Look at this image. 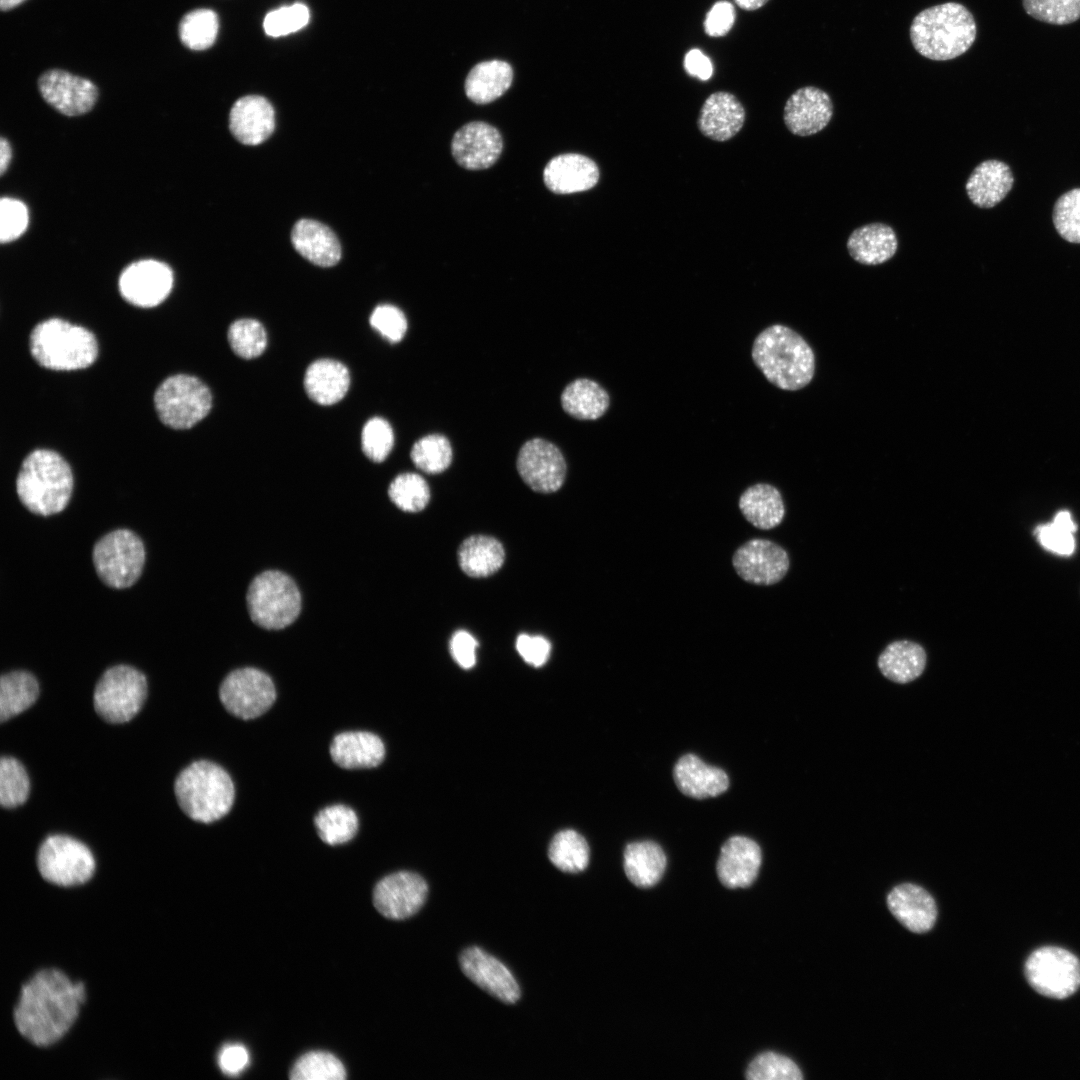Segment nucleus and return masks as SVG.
Segmentation results:
<instances>
[{"mask_svg":"<svg viewBox=\"0 0 1080 1080\" xmlns=\"http://www.w3.org/2000/svg\"><path fill=\"white\" fill-rule=\"evenodd\" d=\"M749 1080H800L803 1078L798 1066L790 1058L775 1052L756 1056L746 1070Z\"/></svg>","mask_w":1080,"mask_h":1080,"instance_id":"obj_49","label":"nucleus"},{"mask_svg":"<svg viewBox=\"0 0 1080 1080\" xmlns=\"http://www.w3.org/2000/svg\"><path fill=\"white\" fill-rule=\"evenodd\" d=\"M458 564L470 577H488L504 563L505 551L499 540L487 535L466 538L458 548Z\"/></svg>","mask_w":1080,"mask_h":1080,"instance_id":"obj_35","label":"nucleus"},{"mask_svg":"<svg viewBox=\"0 0 1080 1080\" xmlns=\"http://www.w3.org/2000/svg\"><path fill=\"white\" fill-rule=\"evenodd\" d=\"M30 792L28 774L19 760L10 756L0 759V804L15 808L26 802Z\"/></svg>","mask_w":1080,"mask_h":1080,"instance_id":"obj_48","label":"nucleus"},{"mask_svg":"<svg viewBox=\"0 0 1080 1080\" xmlns=\"http://www.w3.org/2000/svg\"><path fill=\"white\" fill-rule=\"evenodd\" d=\"M247 606L252 621L258 626L283 629L298 617L301 595L288 575L268 570L257 575L250 583Z\"/></svg>","mask_w":1080,"mask_h":1080,"instance_id":"obj_7","label":"nucleus"},{"mask_svg":"<svg viewBox=\"0 0 1080 1080\" xmlns=\"http://www.w3.org/2000/svg\"><path fill=\"white\" fill-rule=\"evenodd\" d=\"M1053 223L1064 240L1080 244V188L1059 197L1053 210Z\"/></svg>","mask_w":1080,"mask_h":1080,"instance_id":"obj_51","label":"nucleus"},{"mask_svg":"<svg viewBox=\"0 0 1080 1080\" xmlns=\"http://www.w3.org/2000/svg\"><path fill=\"white\" fill-rule=\"evenodd\" d=\"M391 501L405 512H419L430 500V489L422 476L402 473L393 479L388 488Z\"/></svg>","mask_w":1080,"mask_h":1080,"instance_id":"obj_46","label":"nucleus"},{"mask_svg":"<svg viewBox=\"0 0 1080 1080\" xmlns=\"http://www.w3.org/2000/svg\"><path fill=\"white\" fill-rule=\"evenodd\" d=\"M36 862L40 875L59 886L83 884L95 871L90 849L81 841L61 834L50 835L41 843Z\"/></svg>","mask_w":1080,"mask_h":1080,"instance_id":"obj_11","label":"nucleus"},{"mask_svg":"<svg viewBox=\"0 0 1080 1080\" xmlns=\"http://www.w3.org/2000/svg\"><path fill=\"white\" fill-rule=\"evenodd\" d=\"M146 696L145 675L132 666L120 664L108 668L99 678L93 705L106 722L125 723L140 711Z\"/></svg>","mask_w":1080,"mask_h":1080,"instance_id":"obj_9","label":"nucleus"},{"mask_svg":"<svg viewBox=\"0 0 1080 1080\" xmlns=\"http://www.w3.org/2000/svg\"><path fill=\"white\" fill-rule=\"evenodd\" d=\"M292 1080H343L346 1070L342 1062L325 1051H311L302 1055L290 1071Z\"/></svg>","mask_w":1080,"mask_h":1080,"instance_id":"obj_44","label":"nucleus"},{"mask_svg":"<svg viewBox=\"0 0 1080 1080\" xmlns=\"http://www.w3.org/2000/svg\"><path fill=\"white\" fill-rule=\"evenodd\" d=\"M219 698L232 715L248 720L264 714L275 702L272 679L263 671L245 667L230 672L219 687Z\"/></svg>","mask_w":1080,"mask_h":1080,"instance_id":"obj_13","label":"nucleus"},{"mask_svg":"<svg viewBox=\"0 0 1080 1080\" xmlns=\"http://www.w3.org/2000/svg\"><path fill=\"white\" fill-rule=\"evenodd\" d=\"M761 860V849L754 840L733 836L721 848L716 865L718 878L728 888L748 887L758 875Z\"/></svg>","mask_w":1080,"mask_h":1080,"instance_id":"obj_22","label":"nucleus"},{"mask_svg":"<svg viewBox=\"0 0 1080 1080\" xmlns=\"http://www.w3.org/2000/svg\"><path fill=\"white\" fill-rule=\"evenodd\" d=\"M249 1063V1053L241 1044L224 1046L218 1056V1065L223 1073L235 1076L241 1073Z\"/></svg>","mask_w":1080,"mask_h":1080,"instance_id":"obj_59","label":"nucleus"},{"mask_svg":"<svg viewBox=\"0 0 1080 1080\" xmlns=\"http://www.w3.org/2000/svg\"><path fill=\"white\" fill-rule=\"evenodd\" d=\"M347 367L333 359L312 362L304 376V388L308 397L319 405L329 406L344 398L350 387Z\"/></svg>","mask_w":1080,"mask_h":1080,"instance_id":"obj_32","label":"nucleus"},{"mask_svg":"<svg viewBox=\"0 0 1080 1080\" xmlns=\"http://www.w3.org/2000/svg\"><path fill=\"white\" fill-rule=\"evenodd\" d=\"M673 777L684 795L696 799L718 796L729 787L725 771L707 765L694 754H686L677 761Z\"/></svg>","mask_w":1080,"mask_h":1080,"instance_id":"obj_27","label":"nucleus"},{"mask_svg":"<svg viewBox=\"0 0 1080 1080\" xmlns=\"http://www.w3.org/2000/svg\"><path fill=\"white\" fill-rule=\"evenodd\" d=\"M516 466L522 480L539 493L559 490L566 478V461L561 451L555 444L541 438L528 440L522 445Z\"/></svg>","mask_w":1080,"mask_h":1080,"instance_id":"obj_14","label":"nucleus"},{"mask_svg":"<svg viewBox=\"0 0 1080 1080\" xmlns=\"http://www.w3.org/2000/svg\"><path fill=\"white\" fill-rule=\"evenodd\" d=\"M227 338L233 352L243 359L260 356L267 346L264 326L255 319H238L228 329Z\"/></svg>","mask_w":1080,"mask_h":1080,"instance_id":"obj_47","label":"nucleus"},{"mask_svg":"<svg viewBox=\"0 0 1080 1080\" xmlns=\"http://www.w3.org/2000/svg\"><path fill=\"white\" fill-rule=\"evenodd\" d=\"M29 348L40 366L56 371L87 368L98 356L95 335L83 326L60 318L46 319L35 325Z\"/></svg>","mask_w":1080,"mask_h":1080,"instance_id":"obj_6","label":"nucleus"},{"mask_svg":"<svg viewBox=\"0 0 1080 1080\" xmlns=\"http://www.w3.org/2000/svg\"><path fill=\"white\" fill-rule=\"evenodd\" d=\"M73 490V474L57 452L36 449L23 460L16 478L21 503L32 513L49 516L61 512Z\"/></svg>","mask_w":1080,"mask_h":1080,"instance_id":"obj_4","label":"nucleus"},{"mask_svg":"<svg viewBox=\"0 0 1080 1080\" xmlns=\"http://www.w3.org/2000/svg\"><path fill=\"white\" fill-rule=\"evenodd\" d=\"M744 10H756L765 5L769 0H734Z\"/></svg>","mask_w":1080,"mask_h":1080,"instance_id":"obj_62","label":"nucleus"},{"mask_svg":"<svg viewBox=\"0 0 1080 1080\" xmlns=\"http://www.w3.org/2000/svg\"><path fill=\"white\" fill-rule=\"evenodd\" d=\"M887 905L896 919L912 932H927L935 924V901L918 885L904 883L894 887L887 896Z\"/></svg>","mask_w":1080,"mask_h":1080,"instance_id":"obj_26","label":"nucleus"},{"mask_svg":"<svg viewBox=\"0 0 1080 1080\" xmlns=\"http://www.w3.org/2000/svg\"><path fill=\"white\" fill-rule=\"evenodd\" d=\"M1077 525L1067 510L1056 513L1051 523L1039 525L1035 535L1040 545L1055 554L1069 556L1075 550L1074 532Z\"/></svg>","mask_w":1080,"mask_h":1080,"instance_id":"obj_45","label":"nucleus"},{"mask_svg":"<svg viewBox=\"0 0 1080 1080\" xmlns=\"http://www.w3.org/2000/svg\"><path fill=\"white\" fill-rule=\"evenodd\" d=\"M309 17L308 8L302 3H295L269 12L264 18L263 28L269 36H285L306 26Z\"/></svg>","mask_w":1080,"mask_h":1080,"instance_id":"obj_53","label":"nucleus"},{"mask_svg":"<svg viewBox=\"0 0 1080 1080\" xmlns=\"http://www.w3.org/2000/svg\"><path fill=\"white\" fill-rule=\"evenodd\" d=\"M394 445V433L389 422L381 417L369 419L361 433V447L365 456L373 462H383Z\"/></svg>","mask_w":1080,"mask_h":1080,"instance_id":"obj_52","label":"nucleus"},{"mask_svg":"<svg viewBox=\"0 0 1080 1080\" xmlns=\"http://www.w3.org/2000/svg\"><path fill=\"white\" fill-rule=\"evenodd\" d=\"M1025 975L1039 994L1063 999L1080 987V961L1071 952L1059 947H1042L1028 957Z\"/></svg>","mask_w":1080,"mask_h":1080,"instance_id":"obj_12","label":"nucleus"},{"mask_svg":"<svg viewBox=\"0 0 1080 1080\" xmlns=\"http://www.w3.org/2000/svg\"><path fill=\"white\" fill-rule=\"evenodd\" d=\"M687 73L701 80H708L713 74L711 60L699 49H691L684 58Z\"/></svg>","mask_w":1080,"mask_h":1080,"instance_id":"obj_60","label":"nucleus"},{"mask_svg":"<svg viewBox=\"0 0 1080 1080\" xmlns=\"http://www.w3.org/2000/svg\"><path fill=\"white\" fill-rule=\"evenodd\" d=\"M452 456L449 440L440 434H429L420 438L410 452L414 465L429 474L445 471L452 462Z\"/></svg>","mask_w":1080,"mask_h":1080,"instance_id":"obj_43","label":"nucleus"},{"mask_svg":"<svg viewBox=\"0 0 1080 1080\" xmlns=\"http://www.w3.org/2000/svg\"><path fill=\"white\" fill-rule=\"evenodd\" d=\"M24 1L25 0H0V8L3 11H7V10H10V9L20 5Z\"/></svg>","mask_w":1080,"mask_h":1080,"instance_id":"obj_63","label":"nucleus"},{"mask_svg":"<svg viewBox=\"0 0 1080 1080\" xmlns=\"http://www.w3.org/2000/svg\"><path fill=\"white\" fill-rule=\"evenodd\" d=\"M319 837L329 845H339L350 841L358 831V817L355 811L345 805L336 804L323 808L314 818Z\"/></svg>","mask_w":1080,"mask_h":1080,"instance_id":"obj_40","label":"nucleus"},{"mask_svg":"<svg viewBox=\"0 0 1080 1080\" xmlns=\"http://www.w3.org/2000/svg\"><path fill=\"white\" fill-rule=\"evenodd\" d=\"M12 159V149L9 141L1 137L0 139V174L4 175L7 171L10 161Z\"/></svg>","mask_w":1080,"mask_h":1080,"instance_id":"obj_61","label":"nucleus"},{"mask_svg":"<svg viewBox=\"0 0 1080 1080\" xmlns=\"http://www.w3.org/2000/svg\"><path fill=\"white\" fill-rule=\"evenodd\" d=\"M153 401L160 421L177 430L193 427L212 407V395L207 385L187 374L164 379L155 390Z\"/></svg>","mask_w":1080,"mask_h":1080,"instance_id":"obj_8","label":"nucleus"},{"mask_svg":"<svg viewBox=\"0 0 1080 1080\" xmlns=\"http://www.w3.org/2000/svg\"><path fill=\"white\" fill-rule=\"evenodd\" d=\"M464 975L482 990L506 1003L520 998V988L512 973L498 959L478 947L466 949L459 959Z\"/></svg>","mask_w":1080,"mask_h":1080,"instance_id":"obj_19","label":"nucleus"},{"mask_svg":"<svg viewBox=\"0 0 1080 1080\" xmlns=\"http://www.w3.org/2000/svg\"><path fill=\"white\" fill-rule=\"evenodd\" d=\"M370 325L391 343L400 342L407 331L404 313L391 304L378 305L371 313Z\"/></svg>","mask_w":1080,"mask_h":1080,"instance_id":"obj_55","label":"nucleus"},{"mask_svg":"<svg viewBox=\"0 0 1080 1080\" xmlns=\"http://www.w3.org/2000/svg\"><path fill=\"white\" fill-rule=\"evenodd\" d=\"M846 246L856 262L874 266L887 262L896 254L898 238L890 225L874 222L853 230Z\"/></svg>","mask_w":1080,"mask_h":1080,"instance_id":"obj_30","label":"nucleus"},{"mask_svg":"<svg viewBox=\"0 0 1080 1080\" xmlns=\"http://www.w3.org/2000/svg\"><path fill=\"white\" fill-rule=\"evenodd\" d=\"M95 571L104 584L115 589L133 585L145 563L142 540L131 530L117 529L102 536L94 545Z\"/></svg>","mask_w":1080,"mask_h":1080,"instance_id":"obj_10","label":"nucleus"},{"mask_svg":"<svg viewBox=\"0 0 1080 1080\" xmlns=\"http://www.w3.org/2000/svg\"><path fill=\"white\" fill-rule=\"evenodd\" d=\"M732 565L744 581L768 586L784 578L790 567V558L780 545L767 539L754 538L734 552Z\"/></svg>","mask_w":1080,"mask_h":1080,"instance_id":"obj_15","label":"nucleus"},{"mask_svg":"<svg viewBox=\"0 0 1080 1080\" xmlns=\"http://www.w3.org/2000/svg\"><path fill=\"white\" fill-rule=\"evenodd\" d=\"M233 136L245 145H258L273 133L275 112L264 97L248 95L238 99L229 114Z\"/></svg>","mask_w":1080,"mask_h":1080,"instance_id":"obj_23","label":"nucleus"},{"mask_svg":"<svg viewBox=\"0 0 1080 1080\" xmlns=\"http://www.w3.org/2000/svg\"><path fill=\"white\" fill-rule=\"evenodd\" d=\"M428 885L418 874L395 872L382 878L373 891V904L380 914L403 920L416 914L424 905Z\"/></svg>","mask_w":1080,"mask_h":1080,"instance_id":"obj_16","label":"nucleus"},{"mask_svg":"<svg viewBox=\"0 0 1080 1080\" xmlns=\"http://www.w3.org/2000/svg\"><path fill=\"white\" fill-rule=\"evenodd\" d=\"M1028 15L1041 22L1066 25L1080 18V0H1022Z\"/></svg>","mask_w":1080,"mask_h":1080,"instance_id":"obj_50","label":"nucleus"},{"mask_svg":"<svg viewBox=\"0 0 1080 1080\" xmlns=\"http://www.w3.org/2000/svg\"><path fill=\"white\" fill-rule=\"evenodd\" d=\"M666 863L664 851L653 841L632 842L624 850L625 874L638 887L655 885L661 879Z\"/></svg>","mask_w":1080,"mask_h":1080,"instance_id":"obj_37","label":"nucleus"},{"mask_svg":"<svg viewBox=\"0 0 1080 1080\" xmlns=\"http://www.w3.org/2000/svg\"><path fill=\"white\" fill-rule=\"evenodd\" d=\"M173 286L171 268L157 260L146 259L127 266L119 277V291L132 305L151 308L162 303Z\"/></svg>","mask_w":1080,"mask_h":1080,"instance_id":"obj_17","label":"nucleus"},{"mask_svg":"<svg viewBox=\"0 0 1080 1080\" xmlns=\"http://www.w3.org/2000/svg\"><path fill=\"white\" fill-rule=\"evenodd\" d=\"M502 149L503 140L499 131L481 121L462 126L451 143L455 161L469 170L489 168L498 160Z\"/></svg>","mask_w":1080,"mask_h":1080,"instance_id":"obj_20","label":"nucleus"},{"mask_svg":"<svg viewBox=\"0 0 1080 1080\" xmlns=\"http://www.w3.org/2000/svg\"><path fill=\"white\" fill-rule=\"evenodd\" d=\"M29 216L26 205L13 198L4 197L0 201V241L8 243L19 238L28 226Z\"/></svg>","mask_w":1080,"mask_h":1080,"instance_id":"obj_54","label":"nucleus"},{"mask_svg":"<svg viewBox=\"0 0 1080 1080\" xmlns=\"http://www.w3.org/2000/svg\"><path fill=\"white\" fill-rule=\"evenodd\" d=\"M38 696L39 684L30 672L16 670L3 674L0 678L1 722L28 709Z\"/></svg>","mask_w":1080,"mask_h":1080,"instance_id":"obj_39","label":"nucleus"},{"mask_svg":"<svg viewBox=\"0 0 1080 1080\" xmlns=\"http://www.w3.org/2000/svg\"><path fill=\"white\" fill-rule=\"evenodd\" d=\"M291 242L301 256L321 267L334 266L341 258V246L334 232L315 220L297 221L291 232Z\"/></svg>","mask_w":1080,"mask_h":1080,"instance_id":"obj_29","label":"nucleus"},{"mask_svg":"<svg viewBox=\"0 0 1080 1080\" xmlns=\"http://www.w3.org/2000/svg\"><path fill=\"white\" fill-rule=\"evenodd\" d=\"M739 509L754 527L768 530L778 526L784 519L785 506L780 491L767 483L748 487L740 496Z\"/></svg>","mask_w":1080,"mask_h":1080,"instance_id":"obj_33","label":"nucleus"},{"mask_svg":"<svg viewBox=\"0 0 1080 1080\" xmlns=\"http://www.w3.org/2000/svg\"><path fill=\"white\" fill-rule=\"evenodd\" d=\"M1014 182L1010 167L996 159L978 164L971 172L966 185L970 201L979 208H992L1000 203Z\"/></svg>","mask_w":1080,"mask_h":1080,"instance_id":"obj_31","label":"nucleus"},{"mask_svg":"<svg viewBox=\"0 0 1080 1080\" xmlns=\"http://www.w3.org/2000/svg\"><path fill=\"white\" fill-rule=\"evenodd\" d=\"M548 856L552 864L563 872L578 873L589 863V846L585 838L574 830L558 832L552 839Z\"/></svg>","mask_w":1080,"mask_h":1080,"instance_id":"obj_41","label":"nucleus"},{"mask_svg":"<svg viewBox=\"0 0 1080 1080\" xmlns=\"http://www.w3.org/2000/svg\"><path fill=\"white\" fill-rule=\"evenodd\" d=\"M477 647V640L465 630L456 631L449 642L453 659L463 669H470L475 665Z\"/></svg>","mask_w":1080,"mask_h":1080,"instance_id":"obj_58","label":"nucleus"},{"mask_svg":"<svg viewBox=\"0 0 1080 1080\" xmlns=\"http://www.w3.org/2000/svg\"><path fill=\"white\" fill-rule=\"evenodd\" d=\"M744 121L745 110L736 96L718 91L704 101L697 125L707 138L723 142L734 137L741 130Z\"/></svg>","mask_w":1080,"mask_h":1080,"instance_id":"obj_25","label":"nucleus"},{"mask_svg":"<svg viewBox=\"0 0 1080 1080\" xmlns=\"http://www.w3.org/2000/svg\"><path fill=\"white\" fill-rule=\"evenodd\" d=\"M543 180L547 188L556 194L581 192L597 184L599 169L592 159L584 155L566 153L547 163Z\"/></svg>","mask_w":1080,"mask_h":1080,"instance_id":"obj_24","label":"nucleus"},{"mask_svg":"<svg viewBox=\"0 0 1080 1080\" xmlns=\"http://www.w3.org/2000/svg\"><path fill=\"white\" fill-rule=\"evenodd\" d=\"M218 33V17L213 10L196 9L185 14L179 23L181 42L192 50L213 45Z\"/></svg>","mask_w":1080,"mask_h":1080,"instance_id":"obj_42","label":"nucleus"},{"mask_svg":"<svg viewBox=\"0 0 1080 1080\" xmlns=\"http://www.w3.org/2000/svg\"><path fill=\"white\" fill-rule=\"evenodd\" d=\"M85 999L82 983L59 970L45 969L26 982L14 1010L19 1033L37 1046L58 1041L74 1023Z\"/></svg>","mask_w":1080,"mask_h":1080,"instance_id":"obj_1","label":"nucleus"},{"mask_svg":"<svg viewBox=\"0 0 1080 1080\" xmlns=\"http://www.w3.org/2000/svg\"><path fill=\"white\" fill-rule=\"evenodd\" d=\"M516 650L526 663L540 667L550 657L551 644L543 636L520 634L516 639Z\"/></svg>","mask_w":1080,"mask_h":1080,"instance_id":"obj_56","label":"nucleus"},{"mask_svg":"<svg viewBox=\"0 0 1080 1080\" xmlns=\"http://www.w3.org/2000/svg\"><path fill=\"white\" fill-rule=\"evenodd\" d=\"M38 88L43 99L66 116L89 112L98 97L93 82L59 69L43 73L38 80Z\"/></svg>","mask_w":1080,"mask_h":1080,"instance_id":"obj_18","label":"nucleus"},{"mask_svg":"<svg viewBox=\"0 0 1080 1080\" xmlns=\"http://www.w3.org/2000/svg\"><path fill=\"white\" fill-rule=\"evenodd\" d=\"M927 656L918 643L899 640L890 643L878 658L881 673L889 680L905 684L918 678L926 667Z\"/></svg>","mask_w":1080,"mask_h":1080,"instance_id":"obj_34","label":"nucleus"},{"mask_svg":"<svg viewBox=\"0 0 1080 1080\" xmlns=\"http://www.w3.org/2000/svg\"><path fill=\"white\" fill-rule=\"evenodd\" d=\"M751 355L766 379L783 390H800L815 374L812 348L800 334L784 325L775 324L760 332Z\"/></svg>","mask_w":1080,"mask_h":1080,"instance_id":"obj_2","label":"nucleus"},{"mask_svg":"<svg viewBox=\"0 0 1080 1080\" xmlns=\"http://www.w3.org/2000/svg\"><path fill=\"white\" fill-rule=\"evenodd\" d=\"M734 6L728 1L716 2L706 15L704 30L711 37L726 35L735 22Z\"/></svg>","mask_w":1080,"mask_h":1080,"instance_id":"obj_57","label":"nucleus"},{"mask_svg":"<svg viewBox=\"0 0 1080 1080\" xmlns=\"http://www.w3.org/2000/svg\"><path fill=\"white\" fill-rule=\"evenodd\" d=\"M174 792L181 810L192 820L215 822L232 808L235 789L229 774L218 764L198 760L176 777Z\"/></svg>","mask_w":1080,"mask_h":1080,"instance_id":"obj_5","label":"nucleus"},{"mask_svg":"<svg viewBox=\"0 0 1080 1080\" xmlns=\"http://www.w3.org/2000/svg\"><path fill=\"white\" fill-rule=\"evenodd\" d=\"M330 755L341 768H373L383 761L385 746L381 738L374 733L348 731L333 738Z\"/></svg>","mask_w":1080,"mask_h":1080,"instance_id":"obj_28","label":"nucleus"},{"mask_svg":"<svg viewBox=\"0 0 1080 1080\" xmlns=\"http://www.w3.org/2000/svg\"><path fill=\"white\" fill-rule=\"evenodd\" d=\"M513 71L504 61L491 60L478 63L467 75L465 92L477 103H490L502 96L511 86Z\"/></svg>","mask_w":1080,"mask_h":1080,"instance_id":"obj_36","label":"nucleus"},{"mask_svg":"<svg viewBox=\"0 0 1080 1080\" xmlns=\"http://www.w3.org/2000/svg\"><path fill=\"white\" fill-rule=\"evenodd\" d=\"M833 116V104L824 90L805 86L786 101L783 119L788 130L797 136H811L822 131Z\"/></svg>","mask_w":1080,"mask_h":1080,"instance_id":"obj_21","label":"nucleus"},{"mask_svg":"<svg viewBox=\"0 0 1080 1080\" xmlns=\"http://www.w3.org/2000/svg\"><path fill=\"white\" fill-rule=\"evenodd\" d=\"M607 391L597 382L580 378L568 384L561 395V405L570 416L579 420H596L608 410Z\"/></svg>","mask_w":1080,"mask_h":1080,"instance_id":"obj_38","label":"nucleus"},{"mask_svg":"<svg viewBox=\"0 0 1080 1080\" xmlns=\"http://www.w3.org/2000/svg\"><path fill=\"white\" fill-rule=\"evenodd\" d=\"M976 31L971 12L962 4L947 2L915 16L910 38L922 56L945 61L964 54L974 43Z\"/></svg>","mask_w":1080,"mask_h":1080,"instance_id":"obj_3","label":"nucleus"}]
</instances>
